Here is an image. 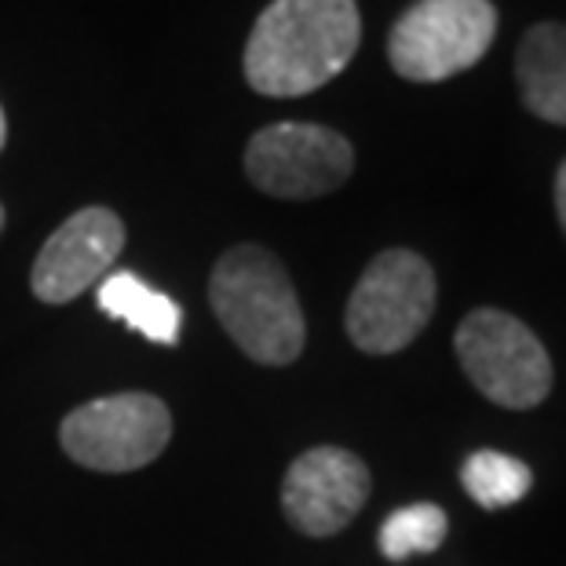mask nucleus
<instances>
[{
	"label": "nucleus",
	"mask_w": 566,
	"mask_h": 566,
	"mask_svg": "<svg viewBox=\"0 0 566 566\" xmlns=\"http://www.w3.org/2000/svg\"><path fill=\"white\" fill-rule=\"evenodd\" d=\"M209 304L231 340L260 366L296 363L307 340L304 307L282 260L263 245L227 249L212 268Z\"/></svg>",
	"instance_id": "nucleus-2"
},
{
	"label": "nucleus",
	"mask_w": 566,
	"mask_h": 566,
	"mask_svg": "<svg viewBox=\"0 0 566 566\" xmlns=\"http://www.w3.org/2000/svg\"><path fill=\"white\" fill-rule=\"evenodd\" d=\"M461 483L479 509L497 512L526 497L530 486H534V472L520 457H509L501 450H475L461 468Z\"/></svg>",
	"instance_id": "nucleus-12"
},
{
	"label": "nucleus",
	"mask_w": 566,
	"mask_h": 566,
	"mask_svg": "<svg viewBox=\"0 0 566 566\" xmlns=\"http://www.w3.org/2000/svg\"><path fill=\"white\" fill-rule=\"evenodd\" d=\"M99 311L132 325V329L143 333L154 344H165V347L179 344V322H184V311H179L172 296L150 289L132 271H114L99 282Z\"/></svg>",
	"instance_id": "nucleus-11"
},
{
	"label": "nucleus",
	"mask_w": 566,
	"mask_h": 566,
	"mask_svg": "<svg viewBox=\"0 0 566 566\" xmlns=\"http://www.w3.org/2000/svg\"><path fill=\"white\" fill-rule=\"evenodd\" d=\"M172 439V413L158 395L125 391L66 413L59 442L70 461L92 472H136L158 461Z\"/></svg>",
	"instance_id": "nucleus-6"
},
{
	"label": "nucleus",
	"mask_w": 566,
	"mask_h": 566,
	"mask_svg": "<svg viewBox=\"0 0 566 566\" xmlns=\"http://www.w3.org/2000/svg\"><path fill=\"white\" fill-rule=\"evenodd\" d=\"M436 271L413 249H384L369 260L347 300V336L366 355H395L436 315Z\"/></svg>",
	"instance_id": "nucleus-3"
},
{
	"label": "nucleus",
	"mask_w": 566,
	"mask_h": 566,
	"mask_svg": "<svg viewBox=\"0 0 566 566\" xmlns=\"http://www.w3.org/2000/svg\"><path fill=\"white\" fill-rule=\"evenodd\" d=\"M355 172V147L340 132L307 122L260 128L245 147L249 184L282 201H311L340 190Z\"/></svg>",
	"instance_id": "nucleus-7"
},
{
	"label": "nucleus",
	"mask_w": 566,
	"mask_h": 566,
	"mask_svg": "<svg viewBox=\"0 0 566 566\" xmlns=\"http://www.w3.org/2000/svg\"><path fill=\"white\" fill-rule=\"evenodd\" d=\"M4 139H8V122H4V106H0V150H4Z\"/></svg>",
	"instance_id": "nucleus-15"
},
{
	"label": "nucleus",
	"mask_w": 566,
	"mask_h": 566,
	"mask_svg": "<svg viewBox=\"0 0 566 566\" xmlns=\"http://www.w3.org/2000/svg\"><path fill=\"white\" fill-rule=\"evenodd\" d=\"M464 377L504 409H534L552 391V358L526 325L497 307L472 311L453 333Z\"/></svg>",
	"instance_id": "nucleus-5"
},
{
	"label": "nucleus",
	"mask_w": 566,
	"mask_h": 566,
	"mask_svg": "<svg viewBox=\"0 0 566 566\" xmlns=\"http://www.w3.org/2000/svg\"><path fill=\"white\" fill-rule=\"evenodd\" d=\"M125 249V223L111 209H81L48 238L33 263V296L41 304H70L106 279Z\"/></svg>",
	"instance_id": "nucleus-9"
},
{
	"label": "nucleus",
	"mask_w": 566,
	"mask_h": 566,
	"mask_svg": "<svg viewBox=\"0 0 566 566\" xmlns=\"http://www.w3.org/2000/svg\"><path fill=\"white\" fill-rule=\"evenodd\" d=\"M497 38L490 0H417L388 33V63L402 81L439 84L472 70Z\"/></svg>",
	"instance_id": "nucleus-4"
},
{
	"label": "nucleus",
	"mask_w": 566,
	"mask_h": 566,
	"mask_svg": "<svg viewBox=\"0 0 566 566\" xmlns=\"http://www.w3.org/2000/svg\"><path fill=\"white\" fill-rule=\"evenodd\" d=\"M0 231H4V205H0Z\"/></svg>",
	"instance_id": "nucleus-16"
},
{
	"label": "nucleus",
	"mask_w": 566,
	"mask_h": 566,
	"mask_svg": "<svg viewBox=\"0 0 566 566\" xmlns=\"http://www.w3.org/2000/svg\"><path fill=\"white\" fill-rule=\"evenodd\" d=\"M552 195H556V216H559V227H563V234H566V161L559 165L556 187H552Z\"/></svg>",
	"instance_id": "nucleus-14"
},
{
	"label": "nucleus",
	"mask_w": 566,
	"mask_h": 566,
	"mask_svg": "<svg viewBox=\"0 0 566 566\" xmlns=\"http://www.w3.org/2000/svg\"><path fill=\"white\" fill-rule=\"evenodd\" d=\"M369 490V468L352 450L315 446L289 464L282 483V512L300 534L333 537L366 509Z\"/></svg>",
	"instance_id": "nucleus-8"
},
{
	"label": "nucleus",
	"mask_w": 566,
	"mask_h": 566,
	"mask_svg": "<svg viewBox=\"0 0 566 566\" xmlns=\"http://www.w3.org/2000/svg\"><path fill=\"white\" fill-rule=\"evenodd\" d=\"M363 44L355 0H271L245 44V81L268 99H296L340 77Z\"/></svg>",
	"instance_id": "nucleus-1"
},
{
	"label": "nucleus",
	"mask_w": 566,
	"mask_h": 566,
	"mask_svg": "<svg viewBox=\"0 0 566 566\" xmlns=\"http://www.w3.org/2000/svg\"><path fill=\"white\" fill-rule=\"evenodd\" d=\"M520 99L534 117L566 128V22H537L515 52Z\"/></svg>",
	"instance_id": "nucleus-10"
},
{
	"label": "nucleus",
	"mask_w": 566,
	"mask_h": 566,
	"mask_svg": "<svg viewBox=\"0 0 566 566\" xmlns=\"http://www.w3.org/2000/svg\"><path fill=\"white\" fill-rule=\"evenodd\" d=\"M446 512L439 504H406L395 509L380 526V552L384 559L406 563L409 556H428L446 541Z\"/></svg>",
	"instance_id": "nucleus-13"
}]
</instances>
